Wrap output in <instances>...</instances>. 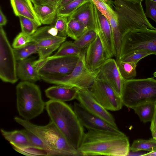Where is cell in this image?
I'll list each match as a JSON object with an SVG mask.
<instances>
[{"mask_svg": "<svg viewBox=\"0 0 156 156\" xmlns=\"http://www.w3.org/2000/svg\"><path fill=\"white\" fill-rule=\"evenodd\" d=\"M128 137L108 131L88 129L78 149L82 156H128L130 150Z\"/></svg>", "mask_w": 156, "mask_h": 156, "instance_id": "6da1fadb", "label": "cell"}, {"mask_svg": "<svg viewBox=\"0 0 156 156\" xmlns=\"http://www.w3.org/2000/svg\"><path fill=\"white\" fill-rule=\"evenodd\" d=\"M45 108L51 121L78 149L85 133L84 126L73 109L64 102L51 100L45 102Z\"/></svg>", "mask_w": 156, "mask_h": 156, "instance_id": "7a4b0ae2", "label": "cell"}, {"mask_svg": "<svg viewBox=\"0 0 156 156\" xmlns=\"http://www.w3.org/2000/svg\"><path fill=\"white\" fill-rule=\"evenodd\" d=\"M14 119L39 137L48 147L50 156H82L51 121L46 125L40 126L18 117H15Z\"/></svg>", "mask_w": 156, "mask_h": 156, "instance_id": "3957f363", "label": "cell"}, {"mask_svg": "<svg viewBox=\"0 0 156 156\" xmlns=\"http://www.w3.org/2000/svg\"><path fill=\"white\" fill-rule=\"evenodd\" d=\"M142 1L114 0L113 7L117 14L122 36L133 30L147 27L155 29L148 20L141 4Z\"/></svg>", "mask_w": 156, "mask_h": 156, "instance_id": "277c9868", "label": "cell"}, {"mask_svg": "<svg viewBox=\"0 0 156 156\" xmlns=\"http://www.w3.org/2000/svg\"><path fill=\"white\" fill-rule=\"evenodd\" d=\"M121 98L123 105L133 109L156 102V80L153 77L125 80Z\"/></svg>", "mask_w": 156, "mask_h": 156, "instance_id": "5b68a950", "label": "cell"}, {"mask_svg": "<svg viewBox=\"0 0 156 156\" xmlns=\"http://www.w3.org/2000/svg\"><path fill=\"white\" fill-rule=\"evenodd\" d=\"M16 95L17 111L24 119L29 121L43 112L45 103L37 85L29 81L21 82L16 86Z\"/></svg>", "mask_w": 156, "mask_h": 156, "instance_id": "8992f818", "label": "cell"}, {"mask_svg": "<svg viewBox=\"0 0 156 156\" xmlns=\"http://www.w3.org/2000/svg\"><path fill=\"white\" fill-rule=\"evenodd\" d=\"M100 68L90 69L86 66L85 53L80 59L73 71L69 75L59 77H41L44 81L56 85L75 87L79 89H89L98 77Z\"/></svg>", "mask_w": 156, "mask_h": 156, "instance_id": "52a82bcc", "label": "cell"}, {"mask_svg": "<svg viewBox=\"0 0 156 156\" xmlns=\"http://www.w3.org/2000/svg\"><path fill=\"white\" fill-rule=\"evenodd\" d=\"M140 50L149 51L156 55V29L146 27L124 34L122 37L119 59Z\"/></svg>", "mask_w": 156, "mask_h": 156, "instance_id": "ba28073f", "label": "cell"}, {"mask_svg": "<svg viewBox=\"0 0 156 156\" xmlns=\"http://www.w3.org/2000/svg\"><path fill=\"white\" fill-rule=\"evenodd\" d=\"M80 56H49L35 60V64L41 78L61 77L69 74L73 71Z\"/></svg>", "mask_w": 156, "mask_h": 156, "instance_id": "9c48e42d", "label": "cell"}, {"mask_svg": "<svg viewBox=\"0 0 156 156\" xmlns=\"http://www.w3.org/2000/svg\"><path fill=\"white\" fill-rule=\"evenodd\" d=\"M31 36L36 45L39 59L49 56L59 48L66 38L60 36L58 30L50 25L38 28Z\"/></svg>", "mask_w": 156, "mask_h": 156, "instance_id": "30bf717a", "label": "cell"}, {"mask_svg": "<svg viewBox=\"0 0 156 156\" xmlns=\"http://www.w3.org/2000/svg\"><path fill=\"white\" fill-rule=\"evenodd\" d=\"M13 48L2 27H0V77L3 82L14 83L18 81L17 64Z\"/></svg>", "mask_w": 156, "mask_h": 156, "instance_id": "8fae6325", "label": "cell"}, {"mask_svg": "<svg viewBox=\"0 0 156 156\" xmlns=\"http://www.w3.org/2000/svg\"><path fill=\"white\" fill-rule=\"evenodd\" d=\"M89 89L96 100L107 110L116 111L122 109L121 97L103 80L98 77Z\"/></svg>", "mask_w": 156, "mask_h": 156, "instance_id": "7c38bea8", "label": "cell"}, {"mask_svg": "<svg viewBox=\"0 0 156 156\" xmlns=\"http://www.w3.org/2000/svg\"><path fill=\"white\" fill-rule=\"evenodd\" d=\"M93 15L95 31L99 37L107 59L116 57L112 27L108 20L98 9L94 3Z\"/></svg>", "mask_w": 156, "mask_h": 156, "instance_id": "4fadbf2b", "label": "cell"}, {"mask_svg": "<svg viewBox=\"0 0 156 156\" xmlns=\"http://www.w3.org/2000/svg\"><path fill=\"white\" fill-rule=\"evenodd\" d=\"M76 99L87 111L118 127L113 115L96 100L89 89H79Z\"/></svg>", "mask_w": 156, "mask_h": 156, "instance_id": "5bb4252c", "label": "cell"}, {"mask_svg": "<svg viewBox=\"0 0 156 156\" xmlns=\"http://www.w3.org/2000/svg\"><path fill=\"white\" fill-rule=\"evenodd\" d=\"M73 109L83 126L87 129L106 131L120 134H125L118 127L112 126L87 111L79 103H74Z\"/></svg>", "mask_w": 156, "mask_h": 156, "instance_id": "9a60e30c", "label": "cell"}, {"mask_svg": "<svg viewBox=\"0 0 156 156\" xmlns=\"http://www.w3.org/2000/svg\"><path fill=\"white\" fill-rule=\"evenodd\" d=\"M98 77L106 82L121 97L125 80L120 73L116 60L108 59L100 67Z\"/></svg>", "mask_w": 156, "mask_h": 156, "instance_id": "2e32d148", "label": "cell"}, {"mask_svg": "<svg viewBox=\"0 0 156 156\" xmlns=\"http://www.w3.org/2000/svg\"><path fill=\"white\" fill-rule=\"evenodd\" d=\"M101 42L98 35L94 40L86 48L85 62L91 70L99 69L107 59Z\"/></svg>", "mask_w": 156, "mask_h": 156, "instance_id": "e0dca14e", "label": "cell"}, {"mask_svg": "<svg viewBox=\"0 0 156 156\" xmlns=\"http://www.w3.org/2000/svg\"><path fill=\"white\" fill-rule=\"evenodd\" d=\"M48 87L45 90L50 100L65 102L76 99L79 89L63 85H57Z\"/></svg>", "mask_w": 156, "mask_h": 156, "instance_id": "ac0fdd59", "label": "cell"}, {"mask_svg": "<svg viewBox=\"0 0 156 156\" xmlns=\"http://www.w3.org/2000/svg\"><path fill=\"white\" fill-rule=\"evenodd\" d=\"M35 61L31 58L18 61L17 64V76L23 81L34 82L41 78L35 64Z\"/></svg>", "mask_w": 156, "mask_h": 156, "instance_id": "d6986e66", "label": "cell"}, {"mask_svg": "<svg viewBox=\"0 0 156 156\" xmlns=\"http://www.w3.org/2000/svg\"><path fill=\"white\" fill-rule=\"evenodd\" d=\"M93 5L94 3L92 1L87 2L69 17L76 19L80 22L88 30L95 31L93 15Z\"/></svg>", "mask_w": 156, "mask_h": 156, "instance_id": "ffe728a7", "label": "cell"}, {"mask_svg": "<svg viewBox=\"0 0 156 156\" xmlns=\"http://www.w3.org/2000/svg\"><path fill=\"white\" fill-rule=\"evenodd\" d=\"M10 2L16 16L25 17L35 21L40 26L41 25L36 14L31 0H10Z\"/></svg>", "mask_w": 156, "mask_h": 156, "instance_id": "44dd1931", "label": "cell"}, {"mask_svg": "<svg viewBox=\"0 0 156 156\" xmlns=\"http://www.w3.org/2000/svg\"><path fill=\"white\" fill-rule=\"evenodd\" d=\"M1 132L4 138L9 142L13 148H22L32 146L27 136L22 130L7 131L1 129Z\"/></svg>", "mask_w": 156, "mask_h": 156, "instance_id": "7402d4cb", "label": "cell"}, {"mask_svg": "<svg viewBox=\"0 0 156 156\" xmlns=\"http://www.w3.org/2000/svg\"><path fill=\"white\" fill-rule=\"evenodd\" d=\"M33 5L36 14L41 23L51 24L57 16L58 8L49 5Z\"/></svg>", "mask_w": 156, "mask_h": 156, "instance_id": "603a6c76", "label": "cell"}, {"mask_svg": "<svg viewBox=\"0 0 156 156\" xmlns=\"http://www.w3.org/2000/svg\"><path fill=\"white\" fill-rule=\"evenodd\" d=\"M87 30L80 22L68 16L67 27V36L76 40Z\"/></svg>", "mask_w": 156, "mask_h": 156, "instance_id": "cb8c5ba5", "label": "cell"}, {"mask_svg": "<svg viewBox=\"0 0 156 156\" xmlns=\"http://www.w3.org/2000/svg\"><path fill=\"white\" fill-rule=\"evenodd\" d=\"M155 108V103H149L136 106L133 109L140 120L146 123L152 120Z\"/></svg>", "mask_w": 156, "mask_h": 156, "instance_id": "d4e9b609", "label": "cell"}, {"mask_svg": "<svg viewBox=\"0 0 156 156\" xmlns=\"http://www.w3.org/2000/svg\"><path fill=\"white\" fill-rule=\"evenodd\" d=\"M120 73L125 80L134 79L136 75V67L138 63L125 62L120 59L116 60Z\"/></svg>", "mask_w": 156, "mask_h": 156, "instance_id": "484cf974", "label": "cell"}, {"mask_svg": "<svg viewBox=\"0 0 156 156\" xmlns=\"http://www.w3.org/2000/svg\"><path fill=\"white\" fill-rule=\"evenodd\" d=\"M108 20L112 27L116 53V60H117L119 58L122 36L119 29L117 14L112 16Z\"/></svg>", "mask_w": 156, "mask_h": 156, "instance_id": "4316f807", "label": "cell"}, {"mask_svg": "<svg viewBox=\"0 0 156 156\" xmlns=\"http://www.w3.org/2000/svg\"><path fill=\"white\" fill-rule=\"evenodd\" d=\"M83 53L82 49L76 46L73 42L70 41H64L61 44L57 52L52 56H80Z\"/></svg>", "mask_w": 156, "mask_h": 156, "instance_id": "83f0119b", "label": "cell"}, {"mask_svg": "<svg viewBox=\"0 0 156 156\" xmlns=\"http://www.w3.org/2000/svg\"><path fill=\"white\" fill-rule=\"evenodd\" d=\"M156 149V140L151 138L148 140L142 139L134 141L130 147L129 151L132 152L146 151L151 152Z\"/></svg>", "mask_w": 156, "mask_h": 156, "instance_id": "f1b7e54d", "label": "cell"}, {"mask_svg": "<svg viewBox=\"0 0 156 156\" xmlns=\"http://www.w3.org/2000/svg\"><path fill=\"white\" fill-rule=\"evenodd\" d=\"M13 51L17 61L27 58L30 55L37 53V48L34 41L31 42L21 48L14 49Z\"/></svg>", "mask_w": 156, "mask_h": 156, "instance_id": "f546056e", "label": "cell"}, {"mask_svg": "<svg viewBox=\"0 0 156 156\" xmlns=\"http://www.w3.org/2000/svg\"><path fill=\"white\" fill-rule=\"evenodd\" d=\"M98 10L108 20L112 16L116 14L112 0H92Z\"/></svg>", "mask_w": 156, "mask_h": 156, "instance_id": "4dcf8cb0", "label": "cell"}, {"mask_svg": "<svg viewBox=\"0 0 156 156\" xmlns=\"http://www.w3.org/2000/svg\"><path fill=\"white\" fill-rule=\"evenodd\" d=\"M92 0H74L58 8L57 15L69 16L85 3Z\"/></svg>", "mask_w": 156, "mask_h": 156, "instance_id": "1f68e13d", "label": "cell"}, {"mask_svg": "<svg viewBox=\"0 0 156 156\" xmlns=\"http://www.w3.org/2000/svg\"><path fill=\"white\" fill-rule=\"evenodd\" d=\"M97 35L95 30H88L73 43L81 49L86 48L94 40Z\"/></svg>", "mask_w": 156, "mask_h": 156, "instance_id": "d6a6232c", "label": "cell"}, {"mask_svg": "<svg viewBox=\"0 0 156 156\" xmlns=\"http://www.w3.org/2000/svg\"><path fill=\"white\" fill-rule=\"evenodd\" d=\"M22 32L28 35L31 36L37 31L40 26L35 21L22 16H19Z\"/></svg>", "mask_w": 156, "mask_h": 156, "instance_id": "836d02e7", "label": "cell"}, {"mask_svg": "<svg viewBox=\"0 0 156 156\" xmlns=\"http://www.w3.org/2000/svg\"><path fill=\"white\" fill-rule=\"evenodd\" d=\"M68 16L57 15L53 23L50 25L56 29L61 36L66 37L67 24Z\"/></svg>", "mask_w": 156, "mask_h": 156, "instance_id": "e575fe53", "label": "cell"}, {"mask_svg": "<svg viewBox=\"0 0 156 156\" xmlns=\"http://www.w3.org/2000/svg\"><path fill=\"white\" fill-rule=\"evenodd\" d=\"M22 130L27 136L32 146L47 151L50 156L48 147L39 137L25 129H22Z\"/></svg>", "mask_w": 156, "mask_h": 156, "instance_id": "d590c367", "label": "cell"}, {"mask_svg": "<svg viewBox=\"0 0 156 156\" xmlns=\"http://www.w3.org/2000/svg\"><path fill=\"white\" fill-rule=\"evenodd\" d=\"M14 149L18 152L27 156H49L47 151L33 146Z\"/></svg>", "mask_w": 156, "mask_h": 156, "instance_id": "8d00e7d4", "label": "cell"}, {"mask_svg": "<svg viewBox=\"0 0 156 156\" xmlns=\"http://www.w3.org/2000/svg\"><path fill=\"white\" fill-rule=\"evenodd\" d=\"M152 55L153 54L149 51L140 50L136 51L119 59L125 62H134L138 63L141 59L148 55Z\"/></svg>", "mask_w": 156, "mask_h": 156, "instance_id": "74e56055", "label": "cell"}, {"mask_svg": "<svg viewBox=\"0 0 156 156\" xmlns=\"http://www.w3.org/2000/svg\"><path fill=\"white\" fill-rule=\"evenodd\" d=\"M32 41H33V40L31 36L21 32L14 39L12 46L14 49L18 48Z\"/></svg>", "mask_w": 156, "mask_h": 156, "instance_id": "f35d334b", "label": "cell"}, {"mask_svg": "<svg viewBox=\"0 0 156 156\" xmlns=\"http://www.w3.org/2000/svg\"><path fill=\"white\" fill-rule=\"evenodd\" d=\"M145 16L147 17L151 18L156 23V2L145 0Z\"/></svg>", "mask_w": 156, "mask_h": 156, "instance_id": "ab89813d", "label": "cell"}, {"mask_svg": "<svg viewBox=\"0 0 156 156\" xmlns=\"http://www.w3.org/2000/svg\"><path fill=\"white\" fill-rule=\"evenodd\" d=\"M33 4L49 5L58 8L56 0H31Z\"/></svg>", "mask_w": 156, "mask_h": 156, "instance_id": "60d3db41", "label": "cell"}, {"mask_svg": "<svg viewBox=\"0 0 156 156\" xmlns=\"http://www.w3.org/2000/svg\"><path fill=\"white\" fill-rule=\"evenodd\" d=\"M151 122L150 129L152 133L156 130V102L155 103V108L153 117Z\"/></svg>", "mask_w": 156, "mask_h": 156, "instance_id": "b9f144b4", "label": "cell"}, {"mask_svg": "<svg viewBox=\"0 0 156 156\" xmlns=\"http://www.w3.org/2000/svg\"><path fill=\"white\" fill-rule=\"evenodd\" d=\"M6 18L3 14L1 8L0 9V26H3L5 25L7 22Z\"/></svg>", "mask_w": 156, "mask_h": 156, "instance_id": "7bdbcfd3", "label": "cell"}, {"mask_svg": "<svg viewBox=\"0 0 156 156\" xmlns=\"http://www.w3.org/2000/svg\"><path fill=\"white\" fill-rule=\"evenodd\" d=\"M142 156H156V149L152 151L145 153Z\"/></svg>", "mask_w": 156, "mask_h": 156, "instance_id": "ee69618b", "label": "cell"}, {"mask_svg": "<svg viewBox=\"0 0 156 156\" xmlns=\"http://www.w3.org/2000/svg\"><path fill=\"white\" fill-rule=\"evenodd\" d=\"M74 0H62L60 3L58 7L62 6Z\"/></svg>", "mask_w": 156, "mask_h": 156, "instance_id": "f6af8a7d", "label": "cell"}, {"mask_svg": "<svg viewBox=\"0 0 156 156\" xmlns=\"http://www.w3.org/2000/svg\"><path fill=\"white\" fill-rule=\"evenodd\" d=\"M152 138L156 140V131L152 133Z\"/></svg>", "mask_w": 156, "mask_h": 156, "instance_id": "bcb514c9", "label": "cell"}, {"mask_svg": "<svg viewBox=\"0 0 156 156\" xmlns=\"http://www.w3.org/2000/svg\"><path fill=\"white\" fill-rule=\"evenodd\" d=\"M62 0H56L57 3L58 5H58L60 2L62 1Z\"/></svg>", "mask_w": 156, "mask_h": 156, "instance_id": "7dc6e473", "label": "cell"}, {"mask_svg": "<svg viewBox=\"0 0 156 156\" xmlns=\"http://www.w3.org/2000/svg\"><path fill=\"white\" fill-rule=\"evenodd\" d=\"M123 0L130 1H142L143 0Z\"/></svg>", "mask_w": 156, "mask_h": 156, "instance_id": "c3c4849f", "label": "cell"}, {"mask_svg": "<svg viewBox=\"0 0 156 156\" xmlns=\"http://www.w3.org/2000/svg\"><path fill=\"white\" fill-rule=\"evenodd\" d=\"M154 76V77H156V71L154 73H153V74Z\"/></svg>", "mask_w": 156, "mask_h": 156, "instance_id": "681fc988", "label": "cell"}, {"mask_svg": "<svg viewBox=\"0 0 156 156\" xmlns=\"http://www.w3.org/2000/svg\"><path fill=\"white\" fill-rule=\"evenodd\" d=\"M151 0V1H154V2H156V0Z\"/></svg>", "mask_w": 156, "mask_h": 156, "instance_id": "f907efd6", "label": "cell"}, {"mask_svg": "<svg viewBox=\"0 0 156 156\" xmlns=\"http://www.w3.org/2000/svg\"></svg>", "mask_w": 156, "mask_h": 156, "instance_id": "816d5d0a", "label": "cell"}]
</instances>
